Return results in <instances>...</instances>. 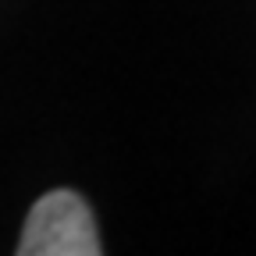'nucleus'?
<instances>
[{"label": "nucleus", "instance_id": "obj_1", "mask_svg": "<svg viewBox=\"0 0 256 256\" xmlns=\"http://www.w3.org/2000/svg\"><path fill=\"white\" fill-rule=\"evenodd\" d=\"M22 256H100V235L89 203L72 188H54L32 203L22 242Z\"/></svg>", "mask_w": 256, "mask_h": 256}]
</instances>
